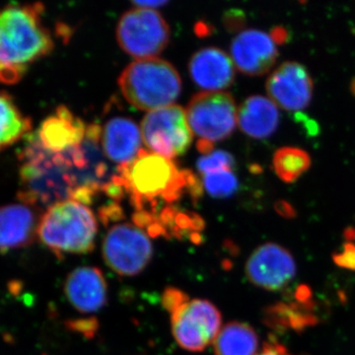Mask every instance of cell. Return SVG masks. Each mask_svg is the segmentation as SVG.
I'll return each instance as SVG.
<instances>
[{
  "instance_id": "17",
  "label": "cell",
  "mask_w": 355,
  "mask_h": 355,
  "mask_svg": "<svg viewBox=\"0 0 355 355\" xmlns=\"http://www.w3.org/2000/svg\"><path fill=\"white\" fill-rule=\"evenodd\" d=\"M86 130L87 125L81 119L74 116L67 107L60 106L42 123L35 135L44 148L53 153H64L80 146Z\"/></svg>"
},
{
  "instance_id": "21",
  "label": "cell",
  "mask_w": 355,
  "mask_h": 355,
  "mask_svg": "<svg viewBox=\"0 0 355 355\" xmlns=\"http://www.w3.org/2000/svg\"><path fill=\"white\" fill-rule=\"evenodd\" d=\"M31 128V121L22 114L12 98L0 92V151L27 137Z\"/></svg>"
},
{
  "instance_id": "2",
  "label": "cell",
  "mask_w": 355,
  "mask_h": 355,
  "mask_svg": "<svg viewBox=\"0 0 355 355\" xmlns=\"http://www.w3.org/2000/svg\"><path fill=\"white\" fill-rule=\"evenodd\" d=\"M41 3L0 8V83L15 84L55 48Z\"/></svg>"
},
{
  "instance_id": "29",
  "label": "cell",
  "mask_w": 355,
  "mask_h": 355,
  "mask_svg": "<svg viewBox=\"0 0 355 355\" xmlns=\"http://www.w3.org/2000/svg\"><path fill=\"white\" fill-rule=\"evenodd\" d=\"M270 36L277 44H286L289 40V33L282 26H277V27L273 28L270 33Z\"/></svg>"
},
{
  "instance_id": "6",
  "label": "cell",
  "mask_w": 355,
  "mask_h": 355,
  "mask_svg": "<svg viewBox=\"0 0 355 355\" xmlns=\"http://www.w3.org/2000/svg\"><path fill=\"white\" fill-rule=\"evenodd\" d=\"M116 39L128 55L137 60L154 58L169 43L170 28L157 11L135 7L121 16Z\"/></svg>"
},
{
  "instance_id": "30",
  "label": "cell",
  "mask_w": 355,
  "mask_h": 355,
  "mask_svg": "<svg viewBox=\"0 0 355 355\" xmlns=\"http://www.w3.org/2000/svg\"><path fill=\"white\" fill-rule=\"evenodd\" d=\"M168 3V1H163V0H150V1H133L132 4L137 8L142 9H151L153 10L154 8H159V7L164 6Z\"/></svg>"
},
{
  "instance_id": "10",
  "label": "cell",
  "mask_w": 355,
  "mask_h": 355,
  "mask_svg": "<svg viewBox=\"0 0 355 355\" xmlns=\"http://www.w3.org/2000/svg\"><path fill=\"white\" fill-rule=\"evenodd\" d=\"M173 336L180 347L200 352L214 342L221 330L220 311L203 299L188 300L171 313Z\"/></svg>"
},
{
  "instance_id": "3",
  "label": "cell",
  "mask_w": 355,
  "mask_h": 355,
  "mask_svg": "<svg viewBox=\"0 0 355 355\" xmlns=\"http://www.w3.org/2000/svg\"><path fill=\"white\" fill-rule=\"evenodd\" d=\"M25 139L20 154L18 197L21 202L37 209L71 200L76 182L70 149L64 153L48 150L40 144L35 132H30Z\"/></svg>"
},
{
  "instance_id": "26",
  "label": "cell",
  "mask_w": 355,
  "mask_h": 355,
  "mask_svg": "<svg viewBox=\"0 0 355 355\" xmlns=\"http://www.w3.org/2000/svg\"><path fill=\"white\" fill-rule=\"evenodd\" d=\"M188 300H190V297L184 292L175 288V287L166 288L162 296L163 306L170 314Z\"/></svg>"
},
{
  "instance_id": "8",
  "label": "cell",
  "mask_w": 355,
  "mask_h": 355,
  "mask_svg": "<svg viewBox=\"0 0 355 355\" xmlns=\"http://www.w3.org/2000/svg\"><path fill=\"white\" fill-rule=\"evenodd\" d=\"M141 135L151 153L171 160L186 153L193 140L186 111L178 105L149 112L142 121Z\"/></svg>"
},
{
  "instance_id": "28",
  "label": "cell",
  "mask_w": 355,
  "mask_h": 355,
  "mask_svg": "<svg viewBox=\"0 0 355 355\" xmlns=\"http://www.w3.org/2000/svg\"><path fill=\"white\" fill-rule=\"evenodd\" d=\"M258 355H292L284 345L282 343L275 342L266 343L263 349Z\"/></svg>"
},
{
  "instance_id": "22",
  "label": "cell",
  "mask_w": 355,
  "mask_h": 355,
  "mask_svg": "<svg viewBox=\"0 0 355 355\" xmlns=\"http://www.w3.org/2000/svg\"><path fill=\"white\" fill-rule=\"evenodd\" d=\"M311 164L312 160L309 153L298 147H282L273 154V170L284 183L291 184L297 181L310 169Z\"/></svg>"
},
{
  "instance_id": "7",
  "label": "cell",
  "mask_w": 355,
  "mask_h": 355,
  "mask_svg": "<svg viewBox=\"0 0 355 355\" xmlns=\"http://www.w3.org/2000/svg\"><path fill=\"white\" fill-rule=\"evenodd\" d=\"M186 114L191 132L200 140L210 144L227 139L238 123L234 99L231 94L222 91H205L193 96Z\"/></svg>"
},
{
  "instance_id": "20",
  "label": "cell",
  "mask_w": 355,
  "mask_h": 355,
  "mask_svg": "<svg viewBox=\"0 0 355 355\" xmlns=\"http://www.w3.org/2000/svg\"><path fill=\"white\" fill-rule=\"evenodd\" d=\"M259 336L253 327L231 322L221 328L214 342L216 355H258Z\"/></svg>"
},
{
  "instance_id": "18",
  "label": "cell",
  "mask_w": 355,
  "mask_h": 355,
  "mask_svg": "<svg viewBox=\"0 0 355 355\" xmlns=\"http://www.w3.org/2000/svg\"><path fill=\"white\" fill-rule=\"evenodd\" d=\"M141 132L128 118H114L102 128L101 144L105 155L119 166L128 164L141 151Z\"/></svg>"
},
{
  "instance_id": "15",
  "label": "cell",
  "mask_w": 355,
  "mask_h": 355,
  "mask_svg": "<svg viewBox=\"0 0 355 355\" xmlns=\"http://www.w3.org/2000/svg\"><path fill=\"white\" fill-rule=\"evenodd\" d=\"M189 69L196 85L207 92H218L234 83V62L220 49L205 48L197 51L191 58Z\"/></svg>"
},
{
  "instance_id": "14",
  "label": "cell",
  "mask_w": 355,
  "mask_h": 355,
  "mask_svg": "<svg viewBox=\"0 0 355 355\" xmlns=\"http://www.w3.org/2000/svg\"><path fill=\"white\" fill-rule=\"evenodd\" d=\"M64 293L72 307L83 314L98 312L108 302V284L104 273L95 266L72 270L65 279Z\"/></svg>"
},
{
  "instance_id": "13",
  "label": "cell",
  "mask_w": 355,
  "mask_h": 355,
  "mask_svg": "<svg viewBox=\"0 0 355 355\" xmlns=\"http://www.w3.org/2000/svg\"><path fill=\"white\" fill-rule=\"evenodd\" d=\"M231 57L242 73L261 76L272 69L279 51L270 35L260 30L239 33L231 43Z\"/></svg>"
},
{
  "instance_id": "5",
  "label": "cell",
  "mask_w": 355,
  "mask_h": 355,
  "mask_svg": "<svg viewBox=\"0 0 355 355\" xmlns=\"http://www.w3.org/2000/svg\"><path fill=\"white\" fill-rule=\"evenodd\" d=\"M119 85L127 101L142 111L171 106L182 90L176 69L156 58L132 62L121 74Z\"/></svg>"
},
{
  "instance_id": "24",
  "label": "cell",
  "mask_w": 355,
  "mask_h": 355,
  "mask_svg": "<svg viewBox=\"0 0 355 355\" xmlns=\"http://www.w3.org/2000/svg\"><path fill=\"white\" fill-rule=\"evenodd\" d=\"M235 165L236 161L232 154L225 150H216L198 159L197 168L198 172L207 175L223 170H233Z\"/></svg>"
},
{
  "instance_id": "31",
  "label": "cell",
  "mask_w": 355,
  "mask_h": 355,
  "mask_svg": "<svg viewBox=\"0 0 355 355\" xmlns=\"http://www.w3.org/2000/svg\"><path fill=\"white\" fill-rule=\"evenodd\" d=\"M349 89L350 92H352V94L355 97V77L352 79V83H350Z\"/></svg>"
},
{
  "instance_id": "1",
  "label": "cell",
  "mask_w": 355,
  "mask_h": 355,
  "mask_svg": "<svg viewBox=\"0 0 355 355\" xmlns=\"http://www.w3.org/2000/svg\"><path fill=\"white\" fill-rule=\"evenodd\" d=\"M119 177L135 212L155 216L186 193L193 202L202 196V184L190 170L179 169L171 159L144 149L128 164L118 166Z\"/></svg>"
},
{
  "instance_id": "16",
  "label": "cell",
  "mask_w": 355,
  "mask_h": 355,
  "mask_svg": "<svg viewBox=\"0 0 355 355\" xmlns=\"http://www.w3.org/2000/svg\"><path fill=\"white\" fill-rule=\"evenodd\" d=\"M38 209L25 205L0 207V252L31 245L38 236Z\"/></svg>"
},
{
  "instance_id": "4",
  "label": "cell",
  "mask_w": 355,
  "mask_h": 355,
  "mask_svg": "<svg viewBox=\"0 0 355 355\" xmlns=\"http://www.w3.org/2000/svg\"><path fill=\"white\" fill-rule=\"evenodd\" d=\"M98 226L92 210L74 200L55 203L40 219V241L58 258L64 254L90 253Z\"/></svg>"
},
{
  "instance_id": "25",
  "label": "cell",
  "mask_w": 355,
  "mask_h": 355,
  "mask_svg": "<svg viewBox=\"0 0 355 355\" xmlns=\"http://www.w3.org/2000/svg\"><path fill=\"white\" fill-rule=\"evenodd\" d=\"M65 326L70 331H77L85 338H94L96 331L99 328V322L94 317L83 318V319L70 320Z\"/></svg>"
},
{
  "instance_id": "19",
  "label": "cell",
  "mask_w": 355,
  "mask_h": 355,
  "mask_svg": "<svg viewBox=\"0 0 355 355\" xmlns=\"http://www.w3.org/2000/svg\"><path fill=\"white\" fill-rule=\"evenodd\" d=\"M279 123V112L277 105L261 95L247 98L238 110V125L245 135L253 139H263L270 137Z\"/></svg>"
},
{
  "instance_id": "23",
  "label": "cell",
  "mask_w": 355,
  "mask_h": 355,
  "mask_svg": "<svg viewBox=\"0 0 355 355\" xmlns=\"http://www.w3.org/2000/svg\"><path fill=\"white\" fill-rule=\"evenodd\" d=\"M202 184L207 193L216 198L232 197L239 186L237 177L232 170H223L205 175Z\"/></svg>"
},
{
  "instance_id": "9",
  "label": "cell",
  "mask_w": 355,
  "mask_h": 355,
  "mask_svg": "<svg viewBox=\"0 0 355 355\" xmlns=\"http://www.w3.org/2000/svg\"><path fill=\"white\" fill-rule=\"evenodd\" d=\"M153 246L142 229L130 223L116 224L103 241V258L121 277L139 275L150 263Z\"/></svg>"
},
{
  "instance_id": "11",
  "label": "cell",
  "mask_w": 355,
  "mask_h": 355,
  "mask_svg": "<svg viewBox=\"0 0 355 355\" xmlns=\"http://www.w3.org/2000/svg\"><path fill=\"white\" fill-rule=\"evenodd\" d=\"M295 260L291 252L275 243L257 248L248 259L245 272L254 286L279 291L288 286L296 275Z\"/></svg>"
},
{
  "instance_id": "27",
  "label": "cell",
  "mask_w": 355,
  "mask_h": 355,
  "mask_svg": "<svg viewBox=\"0 0 355 355\" xmlns=\"http://www.w3.org/2000/svg\"><path fill=\"white\" fill-rule=\"evenodd\" d=\"M99 216L105 225L109 222L121 220L123 218V211L118 202H112L99 209Z\"/></svg>"
},
{
  "instance_id": "12",
  "label": "cell",
  "mask_w": 355,
  "mask_h": 355,
  "mask_svg": "<svg viewBox=\"0 0 355 355\" xmlns=\"http://www.w3.org/2000/svg\"><path fill=\"white\" fill-rule=\"evenodd\" d=\"M268 98L287 112L302 111L309 106L314 83L304 65L296 62L280 64L266 84Z\"/></svg>"
}]
</instances>
